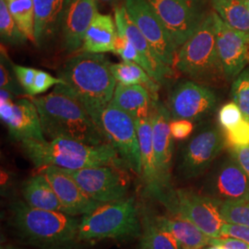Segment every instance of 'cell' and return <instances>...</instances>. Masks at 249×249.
Here are the masks:
<instances>
[{
    "mask_svg": "<svg viewBox=\"0 0 249 249\" xmlns=\"http://www.w3.org/2000/svg\"><path fill=\"white\" fill-rule=\"evenodd\" d=\"M10 223L23 244L40 249H72L79 242L80 222L70 214L11 204Z\"/></svg>",
    "mask_w": 249,
    "mask_h": 249,
    "instance_id": "cell-2",
    "label": "cell"
},
{
    "mask_svg": "<svg viewBox=\"0 0 249 249\" xmlns=\"http://www.w3.org/2000/svg\"><path fill=\"white\" fill-rule=\"evenodd\" d=\"M113 53L118 54L124 61L133 62L142 67V59L132 43L124 36L117 34L116 45Z\"/></svg>",
    "mask_w": 249,
    "mask_h": 249,
    "instance_id": "cell-36",
    "label": "cell"
},
{
    "mask_svg": "<svg viewBox=\"0 0 249 249\" xmlns=\"http://www.w3.org/2000/svg\"><path fill=\"white\" fill-rule=\"evenodd\" d=\"M111 71L118 83L124 85H141L148 89L154 102L159 101L160 84L153 80L142 67L133 62L123 61L111 64Z\"/></svg>",
    "mask_w": 249,
    "mask_h": 249,
    "instance_id": "cell-26",
    "label": "cell"
},
{
    "mask_svg": "<svg viewBox=\"0 0 249 249\" xmlns=\"http://www.w3.org/2000/svg\"><path fill=\"white\" fill-rule=\"evenodd\" d=\"M92 199L101 203L126 198L130 179L126 168L104 165L83 169H63Z\"/></svg>",
    "mask_w": 249,
    "mask_h": 249,
    "instance_id": "cell-8",
    "label": "cell"
},
{
    "mask_svg": "<svg viewBox=\"0 0 249 249\" xmlns=\"http://www.w3.org/2000/svg\"><path fill=\"white\" fill-rule=\"evenodd\" d=\"M142 235V214L135 197L102 203L84 215L79 226V242L103 239L124 242Z\"/></svg>",
    "mask_w": 249,
    "mask_h": 249,
    "instance_id": "cell-5",
    "label": "cell"
},
{
    "mask_svg": "<svg viewBox=\"0 0 249 249\" xmlns=\"http://www.w3.org/2000/svg\"><path fill=\"white\" fill-rule=\"evenodd\" d=\"M193 1H196V2H198V3H203L206 0H193Z\"/></svg>",
    "mask_w": 249,
    "mask_h": 249,
    "instance_id": "cell-47",
    "label": "cell"
},
{
    "mask_svg": "<svg viewBox=\"0 0 249 249\" xmlns=\"http://www.w3.org/2000/svg\"><path fill=\"white\" fill-rule=\"evenodd\" d=\"M140 242L141 243H140V246H139V249H151V247L149 246V244L144 239H142V237H141V241Z\"/></svg>",
    "mask_w": 249,
    "mask_h": 249,
    "instance_id": "cell-43",
    "label": "cell"
},
{
    "mask_svg": "<svg viewBox=\"0 0 249 249\" xmlns=\"http://www.w3.org/2000/svg\"><path fill=\"white\" fill-rule=\"evenodd\" d=\"M117 34L124 36L135 46L142 59V68L153 80L163 84L167 79L174 76L173 68L161 61L159 55L144 37L124 6L115 8Z\"/></svg>",
    "mask_w": 249,
    "mask_h": 249,
    "instance_id": "cell-16",
    "label": "cell"
},
{
    "mask_svg": "<svg viewBox=\"0 0 249 249\" xmlns=\"http://www.w3.org/2000/svg\"><path fill=\"white\" fill-rule=\"evenodd\" d=\"M124 7L161 61L172 68L179 48L149 2L147 0H125Z\"/></svg>",
    "mask_w": 249,
    "mask_h": 249,
    "instance_id": "cell-11",
    "label": "cell"
},
{
    "mask_svg": "<svg viewBox=\"0 0 249 249\" xmlns=\"http://www.w3.org/2000/svg\"><path fill=\"white\" fill-rule=\"evenodd\" d=\"M59 84H65L62 79L58 77L54 78L47 72L37 70L33 91H32V96L42 94L45 91H47L51 87L59 85Z\"/></svg>",
    "mask_w": 249,
    "mask_h": 249,
    "instance_id": "cell-37",
    "label": "cell"
},
{
    "mask_svg": "<svg viewBox=\"0 0 249 249\" xmlns=\"http://www.w3.org/2000/svg\"><path fill=\"white\" fill-rule=\"evenodd\" d=\"M116 39V20L109 14L98 12L85 35L81 50L93 53L114 52Z\"/></svg>",
    "mask_w": 249,
    "mask_h": 249,
    "instance_id": "cell-24",
    "label": "cell"
},
{
    "mask_svg": "<svg viewBox=\"0 0 249 249\" xmlns=\"http://www.w3.org/2000/svg\"><path fill=\"white\" fill-rule=\"evenodd\" d=\"M111 104L136 120L151 116L154 101L150 91L141 85L118 83Z\"/></svg>",
    "mask_w": 249,
    "mask_h": 249,
    "instance_id": "cell-22",
    "label": "cell"
},
{
    "mask_svg": "<svg viewBox=\"0 0 249 249\" xmlns=\"http://www.w3.org/2000/svg\"><path fill=\"white\" fill-rule=\"evenodd\" d=\"M223 131L216 127L204 129L187 143L180 169L185 178L202 175L225 147Z\"/></svg>",
    "mask_w": 249,
    "mask_h": 249,
    "instance_id": "cell-13",
    "label": "cell"
},
{
    "mask_svg": "<svg viewBox=\"0 0 249 249\" xmlns=\"http://www.w3.org/2000/svg\"><path fill=\"white\" fill-rule=\"evenodd\" d=\"M97 1L102 2V3H107V4H114V3L118 2L119 0H96V2H97Z\"/></svg>",
    "mask_w": 249,
    "mask_h": 249,
    "instance_id": "cell-45",
    "label": "cell"
},
{
    "mask_svg": "<svg viewBox=\"0 0 249 249\" xmlns=\"http://www.w3.org/2000/svg\"><path fill=\"white\" fill-rule=\"evenodd\" d=\"M58 196L65 213L72 216L86 215L96 210L101 202L89 197L73 178L62 168L45 166L40 168Z\"/></svg>",
    "mask_w": 249,
    "mask_h": 249,
    "instance_id": "cell-18",
    "label": "cell"
},
{
    "mask_svg": "<svg viewBox=\"0 0 249 249\" xmlns=\"http://www.w3.org/2000/svg\"><path fill=\"white\" fill-rule=\"evenodd\" d=\"M33 101L45 138L50 141L67 139L89 145L108 144L87 110L71 95L53 90Z\"/></svg>",
    "mask_w": 249,
    "mask_h": 249,
    "instance_id": "cell-3",
    "label": "cell"
},
{
    "mask_svg": "<svg viewBox=\"0 0 249 249\" xmlns=\"http://www.w3.org/2000/svg\"><path fill=\"white\" fill-rule=\"evenodd\" d=\"M141 214L142 224V238L149 244L151 249H183L177 237L157 223L153 214L148 211H143Z\"/></svg>",
    "mask_w": 249,
    "mask_h": 249,
    "instance_id": "cell-27",
    "label": "cell"
},
{
    "mask_svg": "<svg viewBox=\"0 0 249 249\" xmlns=\"http://www.w3.org/2000/svg\"><path fill=\"white\" fill-rule=\"evenodd\" d=\"M94 122L126 168L142 177V155L135 120L111 103L99 113Z\"/></svg>",
    "mask_w": 249,
    "mask_h": 249,
    "instance_id": "cell-7",
    "label": "cell"
},
{
    "mask_svg": "<svg viewBox=\"0 0 249 249\" xmlns=\"http://www.w3.org/2000/svg\"><path fill=\"white\" fill-rule=\"evenodd\" d=\"M110 67L103 53L82 52L74 55L58 72L65 84L54 86L53 90L79 101L94 120L114 97L116 80Z\"/></svg>",
    "mask_w": 249,
    "mask_h": 249,
    "instance_id": "cell-1",
    "label": "cell"
},
{
    "mask_svg": "<svg viewBox=\"0 0 249 249\" xmlns=\"http://www.w3.org/2000/svg\"><path fill=\"white\" fill-rule=\"evenodd\" d=\"M158 224L171 231L178 239L183 249H205L210 246L211 238L192 222L179 213L170 216L154 215Z\"/></svg>",
    "mask_w": 249,
    "mask_h": 249,
    "instance_id": "cell-23",
    "label": "cell"
},
{
    "mask_svg": "<svg viewBox=\"0 0 249 249\" xmlns=\"http://www.w3.org/2000/svg\"><path fill=\"white\" fill-rule=\"evenodd\" d=\"M213 13L216 46L224 78L234 79L249 63V35L227 25Z\"/></svg>",
    "mask_w": 249,
    "mask_h": 249,
    "instance_id": "cell-12",
    "label": "cell"
},
{
    "mask_svg": "<svg viewBox=\"0 0 249 249\" xmlns=\"http://www.w3.org/2000/svg\"><path fill=\"white\" fill-rule=\"evenodd\" d=\"M175 66L199 82H213L224 77L216 46L213 13L206 16L195 34L179 47Z\"/></svg>",
    "mask_w": 249,
    "mask_h": 249,
    "instance_id": "cell-6",
    "label": "cell"
},
{
    "mask_svg": "<svg viewBox=\"0 0 249 249\" xmlns=\"http://www.w3.org/2000/svg\"><path fill=\"white\" fill-rule=\"evenodd\" d=\"M214 12L229 26L249 35V9L246 0H212Z\"/></svg>",
    "mask_w": 249,
    "mask_h": 249,
    "instance_id": "cell-28",
    "label": "cell"
},
{
    "mask_svg": "<svg viewBox=\"0 0 249 249\" xmlns=\"http://www.w3.org/2000/svg\"><path fill=\"white\" fill-rule=\"evenodd\" d=\"M0 118L8 126L10 137L19 142L23 141L46 142L40 116L34 101L19 99L0 103Z\"/></svg>",
    "mask_w": 249,
    "mask_h": 249,
    "instance_id": "cell-14",
    "label": "cell"
},
{
    "mask_svg": "<svg viewBox=\"0 0 249 249\" xmlns=\"http://www.w3.org/2000/svg\"><path fill=\"white\" fill-rule=\"evenodd\" d=\"M171 117L167 107L160 101L154 102L151 115L152 144L161 184L169 192L174 151V138L170 126Z\"/></svg>",
    "mask_w": 249,
    "mask_h": 249,
    "instance_id": "cell-17",
    "label": "cell"
},
{
    "mask_svg": "<svg viewBox=\"0 0 249 249\" xmlns=\"http://www.w3.org/2000/svg\"><path fill=\"white\" fill-rule=\"evenodd\" d=\"M231 95L243 116L249 120V69H245L235 78L231 87Z\"/></svg>",
    "mask_w": 249,
    "mask_h": 249,
    "instance_id": "cell-32",
    "label": "cell"
},
{
    "mask_svg": "<svg viewBox=\"0 0 249 249\" xmlns=\"http://www.w3.org/2000/svg\"><path fill=\"white\" fill-rule=\"evenodd\" d=\"M240 108L232 102L224 105L219 111V123L221 124L223 130L230 129L231 127L239 124L244 119Z\"/></svg>",
    "mask_w": 249,
    "mask_h": 249,
    "instance_id": "cell-35",
    "label": "cell"
},
{
    "mask_svg": "<svg viewBox=\"0 0 249 249\" xmlns=\"http://www.w3.org/2000/svg\"><path fill=\"white\" fill-rule=\"evenodd\" d=\"M0 89H7L15 96L25 93L16 77L14 64L9 59V54L3 46L0 50Z\"/></svg>",
    "mask_w": 249,
    "mask_h": 249,
    "instance_id": "cell-31",
    "label": "cell"
},
{
    "mask_svg": "<svg viewBox=\"0 0 249 249\" xmlns=\"http://www.w3.org/2000/svg\"><path fill=\"white\" fill-rule=\"evenodd\" d=\"M210 245L213 246H222L226 249H249V246L244 241L234 237H218V238H211Z\"/></svg>",
    "mask_w": 249,
    "mask_h": 249,
    "instance_id": "cell-41",
    "label": "cell"
},
{
    "mask_svg": "<svg viewBox=\"0 0 249 249\" xmlns=\"http://www.w3.org/2000/svg\"><path fill=\"white\" fill-rule=\"evenodd\" d=\"M98 13L96 0H70L63 18V45L69 53L81 49L85 35Z\"/></svg>",
    "mask_w": 249,
    "mask_h": 249,
    "instance_id": "cell-19",
    "label": "cell"
},
{
    "mask_svg": "<svg viewBox=\"0 0 249 249\" xmlns=\"http://www.w3.org/2000/svg\"><path fill=\"white\" fill-rule=\"evenodd\" d=\"M27 204L45 211L65 213L62 204L45 175L40 173L27 179L22 186Z\"/></svg>",
    "mask_w": 249,
    "mask_h": 249,
    "instance_id": "cell-25",
    "label": "cell"
},
{
    "mask_svg": "<svg viewBox=\"0 0 249 249\" xmlns=\"http://www.w3.org/2000/svg\"><path fill=\"white\" fill-rule=\"evenodd\" d=\"M20 146L27 158L37 168L55 166L78 170L104 165L126 168L110 144L89 145L72 140L55 139L46 142L23 141Z\"/></svg>",
    "mask_w": 249,
    "mask_h": 249,
    "instance_id": "cell-4",
    "label": "cell"
},
{
    "mask_svg": "<svg viewBox=\"0 0 249 249\" xmlns=\"http://www.w3.org/2000/svg\"><path fill=\"white\" fill-rule=\"evenodd\" d=\"M170 126L173 138L179 141L188 138L194 129L193 123L185 119H174L171 121Z\"/></svg>",
    "mask_w": 249,
    "mask_h": 249,
    "instance_id": "cell-39",
    "label": "cell"
},
{
    "mask_svg": "<svg viewBox=\"0 0 249 249\" xmlns=\"http://www.w3.org/2000/svg\"><path fill=\"white\" fill-rule=\"evenodd\" d=\"M213 196L222 201H249V180L232 156L224 160L211 181Z\"/></svg>",
    "mask_w": 249,
    "mask_h": 249,
    "instance_id": "cell-20",
    "label": "cell"
},
{
    "mask_svg": "<svg viewBox=\"0 0 249 249\" xmlns=\"http://www.w3.org/2000/svg\"><path fill=\"white\" fill-rule=\"evenodd\" d=\"M0 36L3 42L10 45H20L27 39L11 16L6 0H0Z\"/></svg>",
    "mask_w": 249,
    "mask_h": 249,
    "instance_id": "cell-30",
    "label": "cell"
},
{
    "mask_svg": "<svg viewBox=\"0 0 249 249\" xmlns=\"http://www.w3.org/2000/svg\"><path fill=\"white\" fill-rule=\"evenodd\" d=\"M221 234L223 237L229 236L238 238L240 240L244 241L249 246V227L234 224V223H225L223 224Z\"/></svg>",
    "mask_w": 249,
    "mask_h": 249,
    "instance_id": "cell-40",
    "label": "cell"
},
{
    "mask_svg": "<svg viewBox=\"0 0 249 249\" xmlns=\"http://www.w3.org/2000/svg\"><path fill=\"white\" fill-rule=\"evenodd\" d=\"M246 3H247V5H248V8L249 9V0H246Z\"/></svg>",
    "mask_w": 249,
    "mask_h": 249,
    "instance_id": "cell-48",
    "label": "cell"
},
{
    "mask_svg": "<svg viewBox=\"0 0 249 249\" xmlns=\"http://www.w3.org/2000/svg\"><path fill=\"white\" fill-rule=\"evenodd\" d=\"M2 249H21V248H18V247H14V246H11V245H8V246H5L4 248H2Z\"/></svg>",
    "mask_w": 249,
    "mask_h": 249,
    "instance_id": "cell-46",
    "label": "cell"
},
{
    "mask_svg": "<svg viewBox=\"0 0 249 249\" xmlns=\"http://www.w3.org/2000/svg\"><path fill=\"white\" fill-rule=\"evenodd\" d=\"M226 146L229 149L249 145V120L246 117L240 123L227 130H223Z\"/></svg>",
    "mask_w": 249,
    "mask_h": 249,
    "instance_id": "cell-34",
    "label": "cell"
},
{
    "mask_svg": "<svg viewBox=\"0 0 249 249\" xmlns=\"http://www.w3.org/2000/svg\"><path fill=\"white\" fill-rule=\"evenodd\" d=\"M70 0H34L35 38L37 46L46 45L61 31Z\"/></svg>",
    "mask_w": 249,
    "mask_h": 249,
    "instance_id": "cell-21",
    "label": "cell"
},
{
    "mask_svg": "<svg viewBox=\"0 0 249 249\" xmlns=\"http://www.w3.org/2000/svg\"><path fill=\"white\" fill-rule=\"evenodd\" d=\"M178 48L195 34L207 15L193 0H147Z\"/></svg>",
    "mask_w": 249,
    "mask_h": 249,
    "instance_id": "cell-10",
    "label": "cell"
},
{
    "mask_svg": "<svg viewBox=\"0 0 249 249\" xmlns=\"http://www.w3.org/2000/svg\"><path fill=\"white\" fill-rule=\"evenodd\" d=\"M216 103V95L208 87L194 81H185L172 91L168 109L174 119L192 121L212 112Z\"/></svg>",
    "mask_w": 249,
    "mask_h": 249,
    "instance_id": "cell-15",
    "label": "cell"
},
{
    "mask_svg": "<svg viewBox=\"0 0 249 249\" xmlns=\"http://www.w3.org/2000/svg\"><path fill=\"white\" fill-rule=\"evenodd\" d=\"M231 155L238 161L249 180V145L230 149Z\"/></svg>",
    "mask_w": 249,
    "mask_h": 249,
    "instance_id": "cell-42",
    "label": "cell"
},
{
    "mask_svg": "<svg viewBox=\"0 0 249 249\" xmlns=\"http://www.w3.org/2000/svg\"><path fill=\"white\" fill-rule=\"evenodd\" d=\"M205 249H226L225 248H223L222 246H213V245H210L208 247H206Z\"/></svg>",
    "mask_w": 249,
    "mask_h": 249,
    "instance_id": "cell-44",
    "label": "cell"
},
{
    "mask_svg": "<svg viewBox=\"0 0 249 249\" xmlns=\"http://www.w3.org/2000/svg\"><path fill=\"white\" fill-rule=\"evenodd\" d=\"M223 201L214 196H204L188 189H178L174 194L171 213H179L194 223L210 237H222L226 223L222 216Z\"/></svg>",
    "mask_w": 249,
    "mask_h": 249,
    "instance_id": "cell-9",
    "label": "cell"
},
{
    "mask_svg": "<svg viewBox=\"0 0 249 249\" xmlns=\"http://www.w3.org/2000/svg\"><path fill=\"white\" fill-rule=\"evenodd\" d=\"M221 213L226 223L249 227V201H223Z\"/></svg>",
    "mask_w": 249,
    "mask_h": 249,
    "instance_id": "cell-33",
    "label": "cell"
},
{
    "mask_svg": "<svg viewBox=\"0 0 249 249\" xmlns=\"http://www.w3.org/2000/svg\"><path fill=\"white\" fill-rule=\"evenodd\" d=\"M9 12L18 29L28 40L36 42L35 38V5L34 0H6Z\"/></svg>",
    "mask_w": 249,
    "mask_h": 249,
    "instance_id": "cell-29",
    "label": "cell"
},
{
    "mask_svg": "<svg viewBox=\"0 0 249 249\" xmlns=\"http://www.w3.org/2000/svg\"><path fill=\"white\" fill-rule=\"evenodd\" d=\"M14 71L20 86L22 87L25 93L32 96V91H33L37 70L33 68L14 65Z\"/></svg>",
    "mask_w": 249,
    "mask_h": 249,
    "instance_id": "cell-38",
    "label": "cell"
}]
</instances>
